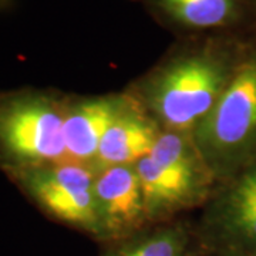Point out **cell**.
<instances>
[{"instance_id":"6da1fadb","label":"cell","mask_w":256,"mask_h":256,"mask_svg":"<svg viewBox=\"0 0 256 256\" xmlns=\"http://www.w3.org/2000/svg\"><path fill=\"white\" fill-rule=\"evenodd\" d=\"M235 66L215 47L184 54L150 77L140 102L166 131L192 137L220 101Z\"/></svg>"},{"instance_id":"7a4b0ae2","label":"cell","mask_w":256,"mask_h":256,"mask_svg":"<svg viewBox=\"0 0 256 256\" xmlns=\"http://www.w3.org/2000/svg\"><path fill=\"white\" fill-rule=\"evenodd\" d=\"M66 97L22 88L0 92V170L9 175L67 161Z\"/></svg>"},{"instance_id":"3957f363","label":"cell","mask_w":256,"mask_h":256,"mask_svg":"<svg viewBox=\"0 0 256 256\" xmlns=\"http://www.w3.org/2000/svg\"><path fill=\"white\" fill-rule=\"evenodd\" d=\"M191 138L215 180L232 175L256 156V52L236 62L220 101Z\"/></svg>"},{"instance_id":"277c9868","label":"cell","mask_w":256,"mask_h":256,"mask_svg":"<svg viewBox=\"0 0 256 256\" xmlns=\"http://www.w3.org/2000/svg\"><path fill=\"white\" fill-rule=\"evenodd\" d=\"M10 180L50 220L106 242L92 168L64 161Z\"/></svg>"},{"instance_id":"5b68a950","label":"cell","mask_w":256,"mask_h":256,"mask_svg":"<svg viewBox=\"0 0 256 256\" xmlns=\"http://www.w3.org/2000/svg\"><path fill=\"white\" fill-rule=\"evenodd\" d=\"M206 252L256 248V162L249 165L208 210L201 232Z\"/></svg>"},{"instance_id":"8992f818","label":"cell","mask_w":256,"mask_h":256,"mask_svg":"<svg viewBox=\"0 0 256 256\" xmlns=\"http://www.w3.org/2000/svg\"><path fill=\"white\" fill-rule=\"evenodd\" d=\"M94 191L107 244L148 228L150 222L136 165H116L100 171Z\"/></svg>"},{"instance_id":"52a82bcc","label":"cell","mask_w":256,"mask_h":256,"mask_svg":"<svg viewBox=\"0 0 256 256\" xmlns=\"http://www.w3.org/2000/svg\"><path fill=\"white\" fill-rule=\"evenodd\" d=\"M136 170L150 224L200 204L208 195L210 182L215 180L210 171H185L156 164L148 156L138 161Z\"/></svg>"},{"instance_id":"ba28073f","label":"cell","mask_w":256,"mask_h":256,"mask_svg":"<svg viewBox=\"0 0 256 256\" xmlns=\"http://www.w3.org/2000/svg\"><path fill=\"white\" fill-rule=\"evenodd\" d=\"M131 100L114 94L66 98L63 134L67 161L92 168L104 134Z\"/></svg>"},{"instance_id":"9c48e42d","label":"cell","mask_w":256,"mask_h":256,"mask_svg":"<svg viewBox=\"0 0 256 256\" xmlns=\"http://www.w3.org/2000/svg\"><path fill=\"white\" fill-rule=\"evenodd\" d=\"M164 130L140 101H130L101 140L94 165L98 171L116 165H136L150 156Z\"/></svg>"},{"instance_id":"30bf717a","label":"cell","mask_w":256,"mask_h":256,"mask_svg":"<svg viewBox=\"0 0 256 256\" xmlns=\"http://www.w3.org/2000/svg\"><path fill=\"white\" fill-rule=\"evenodd\" d=\"M108 244L101 256H192L194 252L191 232L181 224L146 228Z\"/></svg>"},{"instance_id":"8fae6325","label":"cell","mask_w":256,"mask_h":256,"mask_svg":"<svg viewBox=\"0 0 256 256\" xmlns=\"http://www.w3.org/2000/svg\"><path fill=\"white\" fill-rule=\"evenodd\" d=\"M175 22L194 28L226 26L238 18V0H156Z\"/></svg>"},{"instance_id":"7c38bea8","label":"cell","mask_w":256,"mask_h":256,"mask_svg":"<svg viewBox=\"0 0 256 256\" xmlns=\"http://www.w3.org/2000/svg\"><path fill=\"white\" fill-rule=\"evenodd\" d=\"M212 254H215V255L218 256H232L230 254H222V252H212Z\"/></svg>"}]
</instances>
